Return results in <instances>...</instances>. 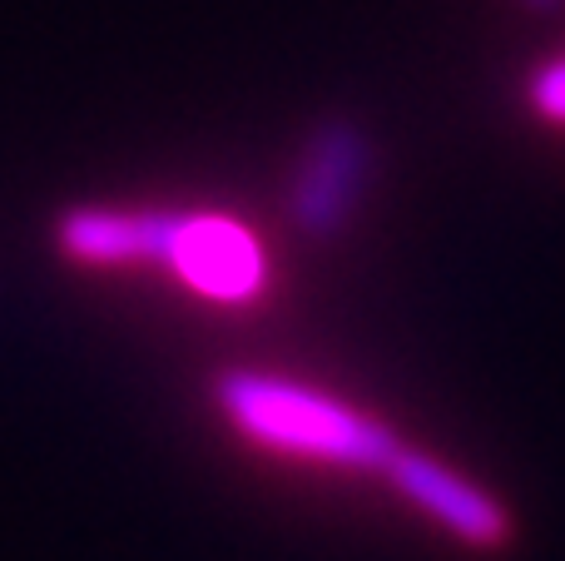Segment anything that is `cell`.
<instances>
[{
  "label": "cell",
  "mask_w": 565,
  "mask_h": 561,
  "mask_svg": "<svg viewBox=\"0 0 565 561\" xmlns=\"http://www.w3.org/2000/svg\"><path fill=\"white\" fill-rule=\"evenodd\" d=\"M531 109L551 125H565V55L551 60L536 80H531Z\"/></svg>",
  "instance_id": "obj_6"
},
{
  "label": "cell",
  "mask_w": 565,
  "mask_h": 561,
  "mask_svg": "<svg viewBox=\"0 0 565 561\" xmlns=\"http://www.w3.org/2000/svg\"><path fill=\"white\" fill-rule=\"evenodd\" d=\"M372 179V139L348 119H328L302 145L288 189V219L302 239H332L352 219Z\"/></svg>",
  "instance_id": "obj_2"
},
{
  "label": "cell",
  "mask_w": 565,
  "mask_h": 561,
  "mask_svg": "<svg viewBox=\"0 0 565 561\" xmlns=\"http://www.w3.org/2000/svg\"><path fill=\"white\" fill-rule=\"evenodd\" d=\"M179 214L164 209H99L79 204L55 219V244L75 264L95 268H125V264H159L164 268L169 239H174Z\"/></svg>",
  "instance_id": "obj_5"
},
{
  "label": "cell",
  "mask_w": 565,
  "mask_h": 561,
  "mask_svg": "<svg viewBox=\"0 0 565 561\" xmlns=\"http://www.w3.org/2000/svg\"><path fill=\"white\" fill-rule=\"evenodd\" d=\"M164 268L214 304H254L268 284V254L258 234L224 214H179Z\"/></svg>",
  "instance_id": "obj_3"
},
{
  "label": "cell",
  "mask_w": 565,
  "mask_h": 561,
  "mask_svg": "<svg viewBox=\"0 0 565 561\" xmlns=\"http://www.w3.org/2000/svg\"><path fill=\"white\" fill-rule=\"evenodd\" d=\"M382 477H387V483L397 487L407 502H417L422 512L431 517V522L447 527L457 542L487 547V552L507 547V537H511L507 507H501L491 493L471 487L461 473L431 463L427 453H412V447H402V453L387 463V473H382Z\"/></svg>",
  "instance_id": "obj_4"
},
{
  "label": "cell",
  "mask_w": 565,
  "mask_h": 561,
  "mask_svg": "<svg viewBox=\"0 0 565 561\" xmlns=\"http://www.w3.org/2000/svg\"><path fill=\"white\" fill-rule=\"evenodd\" d=\"M214 403L248 443L302 457V463L387 473V463L402 453L397 433L387 423L358 413V407H348L332 393L292 383V378L228 368V373L214 378Z\"/></svg>",
  "instance_id": "obj_1"
},
{
  "label": "cell",
  "mask_w": 565,
  "mask_h": 561,
  "mask_svg": "<svg viewBox=\"0 0 565 561\" xmlns=\"http://www.w3.org/2000/svg\"><path fill=\"white\" fill-rule=\"evenodd\" d=\"M531 6H556V0H531Z\"/></svg>",
  "instance_id": "obj_7"
}]
</instances>
